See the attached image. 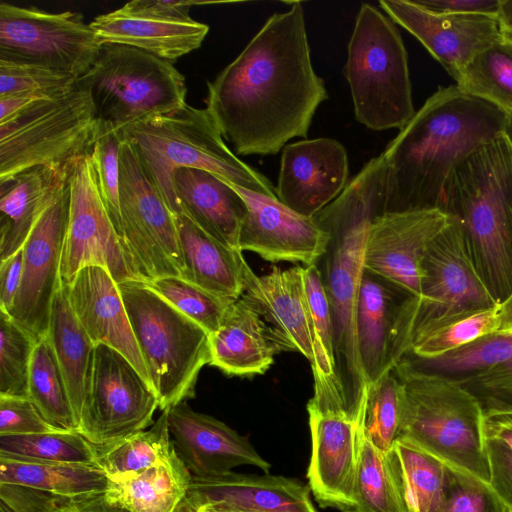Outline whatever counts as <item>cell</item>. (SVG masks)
Listing matches in <instances>:
<instances>
[{"instance_id": "680465c9", "label": "cell", "mask_w": 512, "mask_h": 512, "mask_svg": "<svg viewBox=\"0 0 512 512\" xmlns=\"http://www.w3.org/2000/svg\"><path fill=\"white\" fill-rule=\"evenodd\" d=\"M71 90V89H70ZM69 91V90H68ZM67 92V91H66ZM62 93H20L4 97H0V124L5 123L16 117L22 111L32 104L44 100L57 97Z\"/></svg>"}, {"instance_id": "f5cc1de1", "label": "cell", "mask_w": 512, "mask_h": 512, "mask_svg": "<svg viewBox=\"0 0 512 512\" xmlns=\"http://www.w3.org/2000/svg\"><path fill=\"white\" fill-rule=\"evenodd\" d=\"M488 484L512 511V449L504 441L486 437Z\"/></svg>"}, {"instance_id": "d6986e66", "label": "cell", "mask_w": 512, "mask_h": 512, "mask_svg": "<svg viewBox=\"0 0 512 512\" xmlns=\"http://www.w3.org/2000/svg\"><path fill=\"white\" fill-rule=\"evenodd\" d=\"M379 6L418 39L453 78L503 37L496 16L436 13L410 0H380Z\"/></svg>"}, {"instance_id": "7a4b0ae2", "label": "cell", "mask_w": 512, "mask_h": 512, "mask_svg": "<svg viewBox=\"0 0 512 512\" xmlns=\"http://www.w3.org/2000/svg\"><path fill=\"white\" fill-rule=\"evenodd\" d=\"M509 120L457 85L439 87L383 151L384 212L440 209L452 172L507 132Z\"/></svg>"}, {"instance_id": "ffe728a7", "label": "cell", "mask_w": 512, "mask_h": 512, "mask_svg": "<svg viewBox=\"0 0 512 512\" xmlns=\"http://www.w3.org/2000/svg\"><path fill=\"white\" fill-rule=\"evenodd\" d=\"M348 167L347 151L335 139L287 144L281 154L277 198L293 211L314 217L345 189Z\"/></svg>"}, {"instance_id": "4316f807", "label": "cell", "mask_w": 512, "mask_h": 512, "mask_svg": "<svg viewBox=\"0 0 512 512\" xmlns=\"http://www.w3.org/2000/svg\"><path fill=\"white\" fill-rule=\"evenodd\" d=\"M210 351L209 365L228 376L247 377L265 373L280 349L259 311L241 295L210 334Z\"/></svg>"}, {"instance_id": "9f6ffc18", "label": "cell", "mask_w": 512, "mask_h": 512, "mask_svg": "<svg viewBox=\"0 0 512 512\" xmlns=\"http://www.w3.org/2000/svg\"><path fill=\"white\" fill-rule=\"evenodd\" d=\"M57 512H130L125 506L111 498L107 491L61 497Z\"/></svg>"}, {"instance_id": "6da1fadb", "label": "cell", "mask_w": 512, "mask_h": 512, "mask_svg": "<svg viewBox=\"0 0 512 512\" xmlns=\"http://www.w3.org/2000/svg\"><path fill=\"white\" fill-rule=\"evenodd\" d=\"M289 4L207 83L206 109L236 155H274L306 137L328 99L312 66L302 3Z\"/></svg>"}, {"instance_id": "83f0119b", "label": "cell", "mask_w": 512, "mask_h": 512, "mask_svg": "<svg viewBox=\"0 0 512 512\" xmlns=\"http://www.w3.org/2000/svg\"><path fill=\"white\" fill-rule=\"evenodd\" d=\"M179 212L222 244L239 250V233L247 208L229 182L196 168H179L173 174Z\"/></svg>"}, {"instance_id": "30bf717a", "label": "cell", "mask_w": 512, "mask_h": 512, "mask_svg": "<svg viewBox=\"0 0 512 512\" xmlns=\"http://www.w3.org/2000/svg\"><path fill=\"white\" fill-rule=\"evenodd\" d=\"M77 85L90 94L98 122L118 131L186 104L185 77L173 63L126 45L102 44Z\"/></svg>"}, {"instance_id": "8992f818", "label": "cell", "mask_w": 512, "mask_h": 512, "mask_svg": "<svg viewBox=\"0 0 512 512\" xmlns=\"http://www.w3.org/2000/svg\"><path fill=\"white\" fill-rule=\"evenodd\" d=\"M392 370L403 388L398 438L488 482L484 415L477 399L461 385L421 372L404 358Z\"/></svg>"}, {"instance_id": "3957f363", "label": "cell", "mask_w": 512, "mask_h": 512, "mask_svg": "<svg viewBox=\"0 0 512 512\" xmlns=\"http://www.w3.org/2000/svg\"><path fill=\"white\" fill-rule=\"evenodd\" d=\"M386 171L381 153L369 160L342 193L314 216L330 236L320 259L323 269H319L331 311L340 395L347 417L358 427L369 387L357 342L364 244L370 222L384 213Z\"/></svg>"}, {"instance_id": "b9f144b4", "label": "cell", "mask_w": 512, "mask_h": 512, "mask_svg": "<svg viewBox=\"0 0 512 512\" xmlns=\"http://www.w3.org/2000/svg\"><path fill=\"white\" fill-rule=\"evenodd\" d=\"M497 306L452 317L420 332L407 354L420 359L435 358L498 331Z\"/></svg>"}, {"instance_id": "8d00e7d4", "label": "cell", "mask_w": 512, "mask_h": 512, "mask_svg": "<svg viewBox=\"0 0 512 512\" xmlns=\"http://www.w3.org/2000/svg\"><path fill=\"white\" fill-rule=\"evenodd\" d=\"M403 358L421 372L463 384L512 358V329L484 335L435 358Z\"/></svg>"}, {"instance_id": "7402d4cb", "label": "cell", "mask_w": 512, "mask_h": 512, "mask_svg": "<svg viewBox=\"0 0 512 512\" xmlns=\"http://www.w3.org/2000/svg\"><path fill=\"white\" fill-rule=\"evenodd\" d=\"M242 296L250 301L270 327L280 349L301 353L315 363V340L304 282V266L286 270L274 266L258 276L245 262Z\"/></svg>"}, {"instance_id": "94428289", "label": "cell", "mask_w": 512, "mask_h": 512, "mask_svg": "<svg viewBox=\"0 0 512 512\" xmlns=\"http://www.w3.org/2000/svg\"><path fill=\"white\" fill-rule=\"evenodd\" d=\"M496 17L503 36L512 39V0H500Z\"/></svg>"}, {"instance_id": "ac0fdd59", "label": "cell", "mask_w": 512, "mask_h": 512, "mask_svg": "<svg viewBox=\"0 0 512 512\" xmlns=\"http://www.w3.org/2000/svg\"><path fill=\"white\" fill-rule=\"evenodd\" d=\"M229 184L247 208L239 233L241 252H253L269 262L318 263L330 236L314 217L293 211L278 198Z\"/></svg>"}, {"instance_id": "7bdbcfd3", "label": "cell", "mask_w": 512, "mask_h": 512, "mask_svg": "<svg viewBox=\"0 0 512 512\" xmlns=\"http://www.w3.org/2000/svg\"><path fill=\"white\" fill-rule=\"evenodd\" d=\"M403 388L393 370L368 387L360 424L363 436L386 455L398 438Z\"/></svg>"}, {"instance_id": "e575fe53", "label": "cell", "mask_w": 512, "mask_h": 512, "mask_svg": "<svg viewBox=\"0 0 512 512\" xmlns=\"http://www.w3.org/2000/svg\"><path fill=\"white\" fill-rule=\"evenodd\" d=\"M192 475L175 453L127 479L110 481L107 494L130 512H177Z\"/></svg>"}, {"instance_id": "bcb514c9", "label": "cell", "mask_w": 512, "mask_h": 512, "mask_svg": "<svg viewBox=\"0 0 512 512\" xmlns=\"http://www.w3.org/2000/svg\"><path fill=\"white\" fill-rule=\"evenodd\" d=\"M121 142L120 131L115 130L110 125L98 122V129L90 151V157L100 195L123 243L119 203V154Z\"/></svg>"}, {"instance_id": "91938a15", "label": "cell", "mask_w": 512, "mask_h": 512, "mask_svg": "<svg viewBox=\"0 0 512 512\" xmlns=\"http://www.w3.org/2000/svg\"><path fill=\"white\" fill-rule=\"evenodd\" d=\"M485 437L498 438L512 449V412H498L484 415Z\"/></svg>"}, {"instance_id": "ab89813d", "label": "cell", "mask_w": 512, "mask_h": 512, "mask_svg": "<svg viewBox=\"0 0 512 512\" xmlns=\"http://www.w3.org/2000/svg\"><path fill=\"white\" fill-rule=\"evenodd\" d=\"M343 512H404L386 456L361 430L353 501Z\"/></svg>"}, {"instance_id": "60d3db41", "label": "cell", "mask_w": 512, "mask_h": 512, "mask_svg": "<svg viewBox=\"0 0 512 512\" xmlns=\"http://www.w3.org/2000/svg\"><path fill=\"white\" fill-rule=\"evenodd\" d=\"M0 454L46 462L97 465L96 445L77 431L0 436Z\"/></svg>"}, {"instance_id": "e0dca14e", "label": "cell", "mask_w": 512, "mask_h": 512, "mask_svg": "<svg viewBox=\"0 0 512 512\" xmlns=\"http://www.w3.org/2000/svg\"><path fill=\"white\" fill-rule=\"evenodd\" d=\"M69 195L68 180L22 247V280L9 315L37 341L48 335L53 299L62 285L60 268Z\"/></svg>"}, {"instance_id": "8fae6325", "label": "cell", "mask_w": 512, "mask_h": 512, "mask_svg": "<svg viewBox=\"0 0 512 512\" xmlns=\"http://www.w3.org/2000/svg\"><path fill=\"white\" fill-rule=\"evenodd\" d=\"M98 120L90 94L76 86L40 100L0 124V184L27 169L71 170L89 154Z\"/></svg>"}, {"instance_id": "c3c4849f", "label": "cell", "mask_w": 512, "mask_h": 512, "mask_svg": "<svg viewBox=\"0 0 512 512\" xmlns=\"http://www.w3.org/2000/svg\"><path fill=\"white\" fill-rule=\"evenodd\" d=\"M447 493L442 512H512L488 482L447 465Z\"/></svg>"}, {"instance_id": "277c9868", "label": "cell", "mask_w": 512, "mask_h": 512, "mask_svg": "<svg viewBox=\"0 0 512 512\" xmlns=\"http://www.w3.org/2000/svg\"><path fill=\"white\" fill-rule=\"evenodd\" d=\"M440 209L460 225L480 278L500 304L512 293V137L508 131L452 172Z\"/></svg>"}, {"instance_id": "44dd1931", "label": "cell", "mask_w": 512, "mask_h": 512, "mask_svg": "<svg viewBox=\"0 0 512 512\" xmlns=\"http://www.w3.org/2000/svg\"><path fill=\"white\" fill-rule=\"evenodd\" d=\"M167 415L174 450L192 476L220 475L241 465L270 469L246 437L186 402L167 409Z\"/></svg>"}, {"instance_id": "5bb4252c", "label": "cell", "mask_w": 512, "mask_h": 512, "mask_svg": "<svg viewBox=\"0 0 512 512\" xmlns=\"http://www.w3.org/2000/svg\"><path fill=\"white\" fill-rule=\"evenodd\" d=\"M158 397L133 364L117 350L95 346L88 395L78 432L102 446L151 426Z\"/></svg>"}, {"instance_id": "f1b7e54d", "label": "cell", "mask_w": 512, "mask_h": 512, "mask_svg": "<svg viewBox=\"0 0 512 512\" xmlns=\"http://www.w3.org/2000/svg\"><path fill=\"white\" fill-rule=\"evenodd\" d=\"M71 170L38 166L0 184V261L23 247L41 216L67 185Z\"/></svg>"}, {"instance_id": "681fc988", "label": "cell", "mask_w": 512, "mask_h": 512, "mask_svg": "<svg viewBox=\"0 0 512 512\" xmlns=\"http://www.w3.org/2000/svg\"><path fill=\"white\" fill-rule=\"evenodd\" d=\"M459 385L477 399L483 415L512 412V358Z\"/></svg>"}, {"instance_id": "11a10c76", "label": "cell", "mask_w": 512, "mask_h": 512, "mask_svg": "<svg viewBox=\"0 0 512 512\" xmlns=\"http://www.w3.org/2000/svg\"><path fill=\"white\" fill-rule=\"evenodd\" d=\"M436 13L497 16L500 0H414Z\"/></svg>"}, {"instance_id": "cb8c5ba5", "label": "cell", "mask_w": 512, "mask_h": 512, "mask_svg": "<svg viewBox=\"0 0 512 512\" xmlns=\"http://www.w3.org/2000/svg\"><path fill=\"white\" fill-rule=\"evenodd\" d=\"M307 411L312 444L309 487L322 507L343 512L353 501L360 429L345 416Z\"/></svg>"}, {"instance_id": "f546056e", "label": "cell", "mask_w": 512, "mask_h": 512, "mask_svg": "<svg viewBox=\"0 0 512 512\" xmlns=\"http://www.w3.org/2000/svg\"><path fill=\"white\" fill-rule=\"evenodd\" d=\"M184 272L181 278L231 301L244 291L243 252L211 237L182 212L174 214Z\"/></svg>"}, {"instance_id": "484cf974", "label": "cell", "mask_w": 512, "mask_h": 512, "mask_svg": "<svg viewBox=\"0 0 512 512\" xmlns=\"http://www.w3.org/2000/svg\"><path fill=\"white\" fill-rule=\"evenodd\" d=\"M90 25L99 43L140 49L174 63L198 49L209 26L194 19H175L130 13L122 8L95 17Z\"/></svg>"}, {"instance_id": "ba28073f", "label": "cell", "mask_w": 512, "mask_h": 512, "mask_svg": "<svg viewBox=\"0 0 512 512\" xmlns=\"http://www.w3.org/2000/svg\"><path fill=\"white\" fill-rule=\"evenodd\" d=\"M343 74L355 118L367 128L402 129L414 116L408 55L395 23L362 3L348 43Z\"/></svg>"}, {"instance_id": "d4e9b609", "label": "cell", "mask_w": 512, "mask_h": 512, "mask_svg": "<svg viewBox=\"0 0 512 512\" xmlns=\"http://www.w3.org/2000/svg\"><path fill=\"white\" fill-rule=\"evenodd\" d=\"M66 289L69 303L93 344L117 350L151 385L119 286L110 273L100 266H87Z\"/></svg>"}, {"instance_id": "ee69618b", "label": "cell", "mask_w": 512, "mask_h": 512, "mask_svg": "<svg viewBox=\"0 0 512 512\" xmlns=\"http://www.w3.org/2000/svg\"><path fill=\"white\" fill-rule=\"evenodd\" d=\"M144 283L204 328L209 335L218 330L229 306L234 302L181 277H161Z\"/></svg>"}, {"instance_id": "6f0895ef", "label": "cell", "mask_w": 512, "mask_h": 512, "mask_svg": "<svg viewBox=\"0 0 512 512\" xmlns=\"http://www.w3.org/2000/svg\"><path fill=\"white\" fill-rule=\"evenodd\" d=\"M195 1L133 0L121 8L130 13L148 14L166 18L190 19V9Z\"/></svg>"}, {"instance_id": "603a6c76", "label": "cell", "mask_w": 512, "mask_h": 512, "mask_svg": "<svg viewBox=\"0 0 512 512\" xmlns=\"http://www.w3.org/2000/svg\"><path fill=\"white\" fill-rule=\"evenodd\" d=\"M219 505L238 512H317L302 482L283 476L228 472L192 476L186 498L177 512H194Z\"/></svg>"}, {"instance_id": "816d5d0a", "label": "cell", "mask_w": 512, "mask_h": 512, "mask_svg": "<svg viewBox=\"0 0 512 512\" xmlns=\"http://www.w3.org/2000/svg\"><path fill=\"white\" fill-rule=\"evenodd\" d=\"M59 499L47 491L0 483V512H57Z\"/></svg>"}, {"instance_id": "d590c367", "label": "cell", "mask_w": 512, "mask_h": 512, "mask_svg": "<svg viewBox=\"0 0 512 512\" xmlns=\"http://www.w3.org/2000/svg\"><path fill=\"white\" fill-rule=\"evenodd\" d=\"M97 465L110 481L131 478L151 466L166 461L176 452L169 428L167 410L150 428L114 443L96 446Z\"/></svg>"}, {"instance_id": "d6a6232c", "label": "cell", "mask_w": 512, "mask_h": 512, "mask_svg": "<svg viewBox=\"0 0 512 512\" xmlns=\"http://www.w3.org/2000/svg\"><path fill=\"white\" fill-rule=\"evenodd\" d=\"M404 512H442L447 467L435 456L398 438L385 455Z\"/></svg>"}, {"instance_id": "6125c7cd", "label": "cell", "mask_w": 512, "mask_h": 512, "mask_svg": "<svg viewBox=\"0 0 512 512\" xmlns=\"http://www.w3.org/2000/svg\"><path fill=\"white\" fill-rule=\"evenodd\" d=\"M499 330L512 329V293L497 306Z\"/></svg>"}, {"instance_id": "5b68a950", "label": "cell", "mask_w": 512, "mask_h": 512, "mask_svg": "<svg viewBox=\"0 0 512 512\" xmlns=\"http://www.w3.org/2000/svg\"><path fill=\"white\" fill-rule=\"evenodd\" d=\"M173 214L179 212L173 174L179 168L206 170L242 188L277 198L273 183L227 146L206 108L187 103L169 113L120 130Z\"/></svg>"}, {"instance_id": "74e56055", "label": "cell", "mask_w": 512, "mask_h": 512, "mask_svg": "<svg viewBox=\"0 0 512 512\" xmlns=\"http://www.w3.org/2000/svg\"><path fill=\"white\" fill-rule=\"evenodd\" d=\"M28 397L55 429L78 432L67 386L48 335L35 346L29 372Z\"/></svg>"}, {"instance_id": "f6af8a7d", "label": "cell", "mask_w": 512, "mask_h": 512, "mask_svg": "<svg viewBox=\"0 0 512 512\" xmlns=\"http://www.w3.org/2000/svg\"><path fill=\"white\" fill-rule=\"evenodd\" d=\"M37 340L0 311V395L28 397L29 372Z\"/></svg>"}, {"instance_id": "f907efd6", "label": "cell", "mask_w": 512, "mask_h": 512, "mask_svg": "<svg viewBox=\"0 0 512 512\" xmlns=\"http://www.w3.org/2000/svg\"><path fill=\"white\" fill-rule=\"evenodd\" d=\"M59 431L40 414L29 397L0 395V436Z\"/></svg>"}, {"instance_id": "4fadbf2b", "label": "cell", "mask_w": 512, "mask_h": 512, "mask_svg": "<svg viewBox=\"0 0 512 512\" xmlns=\"http://www.w3.org/2000/svg\"><path fill=\"white\" fill-rule=\"evenodd\" d=\"M101 44L82 14L50 13L0 3V58L45 66L80 78Z\"/></svg>"}, {"instance_id": "9c48e42d", "label": "cell", "mask_w": 512, "mask_h": 512, "mask_svg": "<svg viewBox=\"0 0 512 512\" xmlns=\"http://www.w3.org/2000/svg\"><path fill=\"white\" fill-rule=\"evenodd\" d=\"M420 283V297H406L395 316L393 368L420 332L452 317L498 305L480 278L461 227L453 218L428 247L421 262Z\"/></svg>"}, {"instance_id": "52a82bcc", "label": "cell", "mask_w": 512, "mask_h": 512, "mask_svg": "<svg viewBox=\"0 0 512 512\" xmlns=\"http://www.w3.org/2000/svg\"><path fill=\"white\" fill-rule=\"evenodd\" d=\"M118 286L161 411L193 398L211 361L209 333L146 283Z\"/></svg>"}, {"instance_id": "4dcf8cb0", "label": "cell", "mask_w": 512, "mask_h": 512, "mask_svg": "<svg viewBox=\"0 0 512 512\" xmlns=\"http://www.w3.org/2000/svg\"><path fill=\"white\" fill-rule=\"evenodd\" d=\"M408 296L382 278L364 271L357 309V342L368 385L393 369L392 328L398 308Z\"/></svg>"}, {"instance_id": "2e32d148", "label": "cell", "mask_w": 512, "mask_h": 512, "mask_svg": "<svg viewBox=\"0 0 512 512\" xmlns=\"http://www.w3.org/2000/svg\"><path fill=\"white\" fill-rule=\"evenodd\" d=\"M451 220L450 215L441 209L377 215L366 233L365 271L418 299L422 259L432 241Z\"/></svg>"}, {"instance_id": "9a60e30c", "label": "cell", "mask_w": 512, "mask_h": 512, "mask_svg": "<svg viewBox=\"0 0 512 512\" xmlns=\"http://www.w3.org/2000/svg\"><path fill=\"white\" fill-rule=\"evenodd\" d=\"M69 213L60 278L70 285L87 266L106 269L117 284L140 281L105 207L90 153L80 157L69 176Z\"/></svg>"}, {"instance_id": "836d02e7", "label": "cell", "mask_w": 512, "mask_h": 512, "mask_svg": "<svg viewBox=\"0 0 512 512\" xmlns=\"http://www.w3.org/2000/svg\"><path fill=\"white\" fill-rule=\"evenodd\" d=\"M0 483L28 486L70 498L105 492L110 479L98 465L46 462L0 454Z\"/></svg>"}, {"instance_id": "7c38bea8", "label": "cell", "mask_w": 512, "mask_h": 512, "mask_svg": "<svg viewBox=\"0 0 512 512\" xmlns=\"http://www.w3.org/2000/svg\"><path fill=\"white\" fill-rule=\"evenodd\" d=\"M119 154V203L125 251L141 282L182 277L184 262L174 214L123 139Z\"/></svg>"}, {"instance_id": "db71d44e", "label": "cell", "mask_w": 512, "mask_h": 512, "mask_svg": "<svg viewBox=\"0 0 512 512\" xmlns=\"http://www.w3.org/2000/svg\"><path fill=\"white\" fill-rule=\"evenodd\" d=\"M0 262V311L9 314L22 280V248Z\"/></svg>"}, {"instance_id": "f35d334b", "label": "cell", "mask_w": 512, "mask_h": 512, "mask_svg": "<svg viewBox=\"0 0 512 512\" xmlns=\"http://www.w3.org/2000/svg\"><path fill=\"white\" fill-rule=\"evenodd\" d=\"M454 79L465 92L512 114V39L503 36L479 53Z\"/></svg>"}, {"instance_id": "e7e4bbea", "label": "cell", "mask_w": 512, "mask_h": 512, "mask_svg": "<svg viewBox=\"0 0 512 512\" xmlns=\"http://www.w3.org/2000/svg\"><path fill=\"white\" fill-rule=\"evenodd\" d=\"M508 133H509V134L511 135V137H512V114H510V120H509Z\"/></svg>"}, {"instance_id": "be15d7a7", "label": "cell", "mask_w": 512, "mask_h": 512, "mask_svg": "<svg viewBox=\"0 0 512 512\" xmlns=\"http://www.w3.org/2000/svg\"><path fill=\"white\" fill-rule=\"evenodd\" d=\"M194 512H238L233 509L219 505H204L197 508Z\"/></svg>"}, {"instance_id": "1f68e13d", "label": "cell", "mask_w": 512, "mask_h": 512, "mask_svg": "<svg viewBox=\"0 0 512 512\" xmlns=\"http://www.w3.org/2000/svg\"><path fill=\"white\" fill-rule=\"evenodd\" d=\"M48 338L67 386L78 430L89 391L95 345L78 321L63 283L53 299Z\"/></svg>"}, {"instance_id": "7dc6e473", "label": "cell", "mask_w": 512, "mask_h": 512, "mask_svg": "<svg viewBox=\"0 0 512 512\" xmlns=\"http://www.w3.org/2000/svg\"><path fill=\"white\" fill-rule=\"evenodd\" d=\"M78 78L45 66L0 58V97L20 93H62Z\"/></svg>"}]
</instances>
